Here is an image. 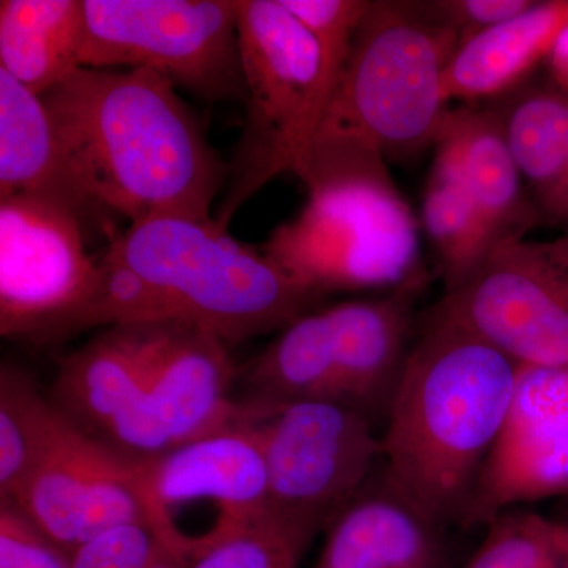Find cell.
Segmentation results:
<instances>
[{
    "label": "cell",
    "mask_w": 568,
    "mask_h": 568,
    "mask_svg": "<svg viewBox=\"0 0 568 568\" xmlns=\"http://www.w3.org/2000/svg\"><path fill=\"white\" fill-rule=\"evenodd\" d=\"M80 63L145 69L207 100H245L235 0H82Z\"/></svg>",
    "instance_id": "obj_7"
},
{
    "label": "cell",
    "mask_w": 568,
    "mask_h": 568,
    "mask_svg": "<svg viewBox=\"0 0 568 568\" xmlns=\"http://www.w3.org/2000/svg\"><path fill=\"white\" fill-rule=\"evenodd\" d=\"M568 28V2H534L528 10L458 44L446 73L447 102L503 99L555 48Z\"/></svg>",
    "instance_id": "obj_20"
},
{
    "label": "cell",
    "mask_w": 568,
    "mask_h": 568,
    "mask_svg": "<svg viewBox=\"0 0 568 568\" xmlns=\"http://www.w3.org/2000/svg\"><path fill=\"white\" fill-rule=\"evenodd\" d=\"M0 568H73V559L17 503L0 499Z\"/></svg>",
    "instance_id": "obj_29"
},
{
    "label": "cell",
    "mask_w": 568,
    "mask_h": 568,
    "mask_svg": "<svg viewBox=\"0 0 568 568\" xmlns=\"http://www.w3.org/2000/svg\"><path fill=\"white\" fill-rule=\"evenodd\" d=\"M422 223L436 253L444 293L465 282L496 248L462 178L446 160L436 155L425 186Z\"/></svg>",
    "instance_id": "obj_25"
},
{
    "label": "cell",
    "mask_w": 568,
    "mask_h": 568,
    "mask_svg": "<svg viewBox=\"0 0 568 568\" xmlns=\"http://www.w3.org/2000/svg\"><path fill=\"white\" fill-rule=\"evenodd\" d=\"M256 403L252 424L267 469L268 510L316 536L364 491L383 437L347 403Z\"/></svg>",
    "instance_id": "obj_8"
},
{
    "label": "cell",
    "mask_w": 568,
    "mask_h": 568,
    "mask_svg": "<svg viewBox=\"0 0 568 568\" xmlns=\"http://www.w3.org/2000/svg\"><path fill=\"white\" fill-rule=\"evenodd\" d=\"M235 376L222 338L194 325L163 324L144 394L102 444L145 462L239 424L253 403L231 398Z\"/></svg>",
    "instance_id": "obj_12"
},
{
    "label": "cell",
    "mask_w": 568,
    "mask_h": 568,
    "mask_svg": "<svg viewBox=\"0 0 568 568\" xmlns=\"http://www.w3.org/2000/svg\"><path fill=\"white\" fill-rule=\"evenodd\" d=\"M440 528L384 480L365 488L327 528L313 568H446Z\"/></svg>",
    "instance_id": "obj_19"
},
{
    "label": "cell",
    "mask_w": 568,
    "mask_h": 568,
    "mask_svg": "<svg viewBox=\"0 0 568 568\" xmlns=\"http://www.w3.org/2000/svg\"><path fill=\"white\" fill-rule=\"evenodd\" d=\"M532 3V0H426L425 6L437 21L457 33L462 43L518 17Z\"/></svg>",
    "instance_id": "obj_31"
},
{
    "label": "cell",
    "mask_w": 568,
    "mask_h": 568,
    "mask_svg": "<svg viewBox=\"0 0 568 568\" xmlns=\"http://www.w3.org/2000/svg\"><path fill=\"white\" fill-rule=\"evenodd\" d=\"M313 536L267 515L223 537L189 568H298Z\"/></svg>",
    "instance_id": "obj_27"
},
{
    "label": "cell",
    "mask_w": 568,
    "mask_h": 568,
    "mask_svg": "<svg viewBox=\"0 0 568 568\" xmlns=\"http://www.w3.org/2000/svg\"><path fill=\"white\" fill-rule=\"evenodd\" d=\"M437 306L515 364L568 366V235L496 246Z\"/></svg>",
    "instance_id": "obj_11"
},
{
    "label": "cell",
    "mask_w": 568,
    "mask_h": 568,
    "mask_svg": "<svg viewBox=\"0 0 568 568\" xmlns=\"http://www.w3.org/2000/svg\"><path fill=\"white\" fill-rule=\"evenodd\" d=\"M162 324L114 325L63 355L51 402L67 420L102 443L140 402Z\"/></svg>",
    "instance_id": "obj_16"
},
{
    "label": "cell",
    "mask_w": 568,
    "mask_h": 568,
    "mask_svg": "<svg viewBox=\"0 0 568 568\" xmlns=\"http://www.w3.org/2000/svg\"><path fill=\"white\" fill-rule=\"evenodd\" d=\"M465 568H568V525L534 511H503Z\"/></svg>",
    "instance_id": "obj_26"
},
{
    "label": "cell",
    "mask_w": 568,
    "mask_h": 568,
    "mask_svg": "<svg viewBox=\"0 0 568 568\" xmlns=\"http://www.w3.org/2000/svg\"><path fill=\"white\" fill-rule=\"evenodd\" d=\"M102 256L140 280L156 323L194 325L224 343L283 331L323 297L215 220L151 216L111 237Z\"/></svg>",
    "instance_id": "obj_4"
},
{
    "label": "cell",
    "mask_w": 568,
    "mask_h": 568,
    "mask_svg": "<svg viewBox=\"0 0 568 568\" xmlns=\"http://www.w3.org/2000/svg\"><path fill=\"white\" fill-rule=\"evenodd\" d=\"M458 44L424 0H372L316 134L364 142L395 162L435 148Z\"/></svg>",
    "instance_id": "obj_5"
},
{
    "label": "cell",
    "mask_w": 568,
    "mask_h": 568,
    "mask_svg": "<svg viewBox=\"0 0 568 568\" xmlns=\"http://www.w3.org/2000/svg\"><path fill=\"white\" fill-rule=\"evenodd\" d=\"M495 106L541 222L568 227V95L517 89Z\"/></svg>",
    "instance_id": "obj_21"
},
{
    "label": "cell",
    "mask_w": 568,
    "mask_h": 568,
    "mask_svg": "<svg viewBox=\"0 0 568 568\" xmlns=\"http://www.w3.org/2000/svg\"><path fill=\"white\" fill-rule=\"evenodd\" d=\"M67 418L31 373L0 369V499H13L58 443Z\"/></svg>",
    "instance_id": "obj_24"
},
{
    "label": "cell",
    "mask_w": 568,
    "mask_h": 568,
    "mask_svg": "<svg viewBox=\"0 0 568 568\" xmlns=\"http://www.w3.org/2000/svg\"><path fill=\"white\" fill-rule=\"evenodd\" d=\"M435 155L457 171L496 246L519 241L541 222L523 181L495 104L448 111Z\"/></svg>",
    "instance_id": "obj_17"
},
{
    "label": "cell",
    "mask_w": 568,
    "mask_h": 568,
    "mask_svg": "<svg viewBox=\"0 0 568 568\" xmlns=\"http://www.w3.org/2000/svg\"><path fill=\"white\" fill-rule=\"evenodd\" d=\"M11 500L70 555L119 526L148 525L136 463L69 420L50 455Z\"/></svg>",
    "instance_id": "obj_14"
},
{
    "label": "cell",
    "mask_w": 568,
    "mask_h": 568,
    "mask_svg": "<svg viewBox=\"0 0 568 568\" xmlns=\"http://www.w3.org/2000/svg\"><path fill=\"white\" fill-rule=\"evenodd\" d=\"M82 0H2L0 69L43 97L81 69Z\"/></svg>",
    "instance_id": "obj_22"
},
{
    "label": "cell",
    "mask_w": 568,
    "mask_h": 568,
    "mask_svg": "<svg viewBox=\"0 0 568 568\" xmlns=\"http://www.w3.org/2000/svg\"><path fill=\"white\" fill-rule=\"evenodd\" d=\"M294 173L308 200L260 248L287 275L324 295L394 291L426 274L416 216L379 152L313 149Z\"/></svg>",
    "instance_id": "obj_3"
},
{
    "label": "cell",
    "mask_w": 568,
    "mask_h": 568,
    "mask_svg": "<svg viewBox=\"0 0 568 568\" xmlns=\"http://www.w3.org/2000/svg\"><path fill=\"white\" fill-rule=\"evenodd\" d=\"M568 493V366L518 365L503 429L463 526Z\"/></svg>",
    "instance_id": "obj_13"
},
{
    "label": "cell",
    "mask_w": 568,
    "mask_h": 568,
    "mask_svg": "<svg viewBox=\"0 0 568 568\" xmlns=\"http://www.w3.org/2000/svg\"><path fill=\"white\" fill-rule=\"evenodd\" d=\"M163 547L151 526L134 523L81 545L71 559L73 568H148Z\"/></svg>",
    "instance_id": "obj_30"
},
{
    "label": "cell",
    "mask_w": 568,
    "mask_h": 568,
    "mask_svg": "<svg viewBox=\"0 0 568 568\" xmlns=\"http://www.w3.org/2000/svg\"><path fill=\"white\" fill-rule=\"evenodd\" d=\"M62 205L82 222L102 213L71 164L43 97L0 69V200Z\"/></svg>",
    "instance_id": "obj_18"
},
{
    "label": "cell",
    "mask_w": 568,
    "mask_h": 568,
    "mask_svg": "<svg viewBox=\"0 0 568 568\" xmlns=\"http://www.w3.org/2000/svg\"><path fill=\"white\" fill-rule=\"evenodd\" d=\"M342 73L372 0H280Z\"/></svg>",
    "instance_id": "obj_28"
},
{
    "label": "cell",
    "mask_w": 568,
    "mask_h": 568,
    "mask_svg": "<svg viewBox=\"0 0 568 568\" xmlns=\"http://www.w3.org/2000/svg\"><path fill=\"white\" fill-rule=\"evenodd\" d=\"M82 220L62 205L0 200V334L50 343L82 331L99 260L85 248Z\"/></svg>",
    "instance_id": "obj_10"
},
{
    "label": "cell",
    "mask_w": 568,
    "mask_h": 568,
    "mask_svg": "<svg viewBox=\"0 0 568 568\" xmlns=\"http://www.w3.org/2000/svg\"><path fill=\"white\" fill-rule=\"evenodd\" d=\"M549 55H551L552 69H555L556 77L568 88V28L560 33Z\"/></svg>",
    "instance_id": "obj_32"
},
{
    "label": "cell",
    "mask_w": 568,
    "mask_h": 568,
    "mask_svg": "<svg viewBox=\"0 0 568 568\" xmlns=\"http://www.w3.org/2000/svg\"><path fill=\"white\" fill-rule=\"evenodd\" d=\"M517 377L518 364L439 306L426 313L388 406L384 480L437 528L463 526Z\"/></svg>",
    "instance_id": "obj_2"
},
{
    "label": "cell",
    "mask_w": 568,
    "mask_h": 568,
    "mask_svg": "<svg viewBox=\"0 0 568 568\" xmlns=\"http://www.w3.org/2000/svg\"><path fill=\"white\" fill-rule=\"evenodd\" d=\"M428 272L364 301L327 308L342 402L375 420L386 414L413 346L414 308Z\"/></svg>",
    "instance_id": "obj_15"
},
{
    "label": "cell",
    "mask_w": 568,
    "mask_h": 568,
    "mask_svg": "<svg viewBox=\"0 0 568 568\" xmlns=\"http://www.w3.org/2000/svg\"><path fill=\"white\" fill-rule=\"evenodd\" d=\"M43 102L100 211L132 224L163 213L213 220L230 163L173 81L145 69L81 67Z\"/></svg>",
    "instance_id": "obj_1"
},
{
    "label": "cell",
    "mask_w": 568,
    "mask_h": 568,
    "mask_svg": "<svg viewBox=\"0 0 568 568\" xmlns=\"http://www.w3.org/2000/svg\"><path fill=\"white\" fill-rule=\"evenodd\" d=\"M252 413L244 420L136 463L145 518L156 537L186 559L271 515L267 469Z\"/></svg>",
    "instance_id": "obj_9"
},
{
    "label": "cell",
    "mask_w": 568,
    "mask_h": 568,
    "mask_svg": "<svg viewBox=\"0 0 568 568\" xmlns=\"http://www.w3.org/2000/svg\"><path fill=\"white\" fill-rule=\"evenodd\" d=\"M250 398L268 403L342 402L327 308L286 325L244 373ZM343 403V402H342Z\"/></svg>",
    "instance_id": "obj_23"
},
{
    "label": "cell",
    "mask_w": 568,
    "mask_h": 568,
    "mask_svg": "<svg viewBox=\"0 0 568 568\" xmlns=\"http://www.w3.org/2000/svg\"><path fill=\"white\" fill-rule=\"evenodd\" d=\"M246 118L215 223L276 175L295 170L323 121L339 71L280 0H235Z\"/></svg>",
    "instance_id": "obj_6"
}]
</instances>
